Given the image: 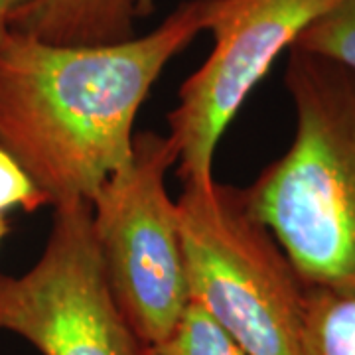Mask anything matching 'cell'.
<instances>
[{
  "label": "cell",
  "instance_id": "obj_8",
  "mask_svg": "<svg viewBox=\"0 0 355 355\" xmlns=\"http://www.w3.org/2000/svg\"><path fill=\"white\" fill-rule=\"evenodd\" d=\"M302 355H355V291L304 286Z\"/></svg>",
  "mask_w": 355,
  "mask_h": 355
},
{
  "label": "cell",
  "instance_id": "obj_10",
  "mask_svg": "<svg viewBox=\"0 0 355 355\" xmlns=\"http://www.w3.org/2000/svg\"><path fill=\"white\" fill-rule=\"evenodd\" d=\"M292 48L330 58L355 71V0H336L298 36Z\"/></svg>",
  "mask_w": 355,
  "mask_h": 355
},
{
  "label": "cell",
  "instance_id": "obj_11",
  "mask_svg": "<svg viewBox=\"0 0 355 355\" xmlns=\"http://www.w3.org/2000/svg\"><path fill=\"white\" fill-rule=\"evenodd\" d=\"M42 207H50L48 198L12 153L0 144V217H8L14 209L34 214Z\"/></svg>",
  "mask_w": 355,
  "mask_h": 355
},
{
  "label": "cell",
  "instance_id": "obj_3",
  "mask_svg": "<svg viewBox=\"0 0 355 355\" xmlns=\"http://www.w3.org/2000/svg\"><path fill=\"white\" fill-rule=\"evenodd\" d=\"M176 207L190 300L245 355H302L304 284L243 188L216 178L186 184Z\"/></svg>",
  "mask_w": 355,
  "mask_h": 355
},
{
  "label": "cell",
  "instance_id": "obj_6",
  "mask_svg": "<svg viewBox=\"0 0 355 355\" xmlns=\"http://www.w3.org/2000/svg\"><path fill=\"white\" fill-rule=\"evenodd\" d=\"M336 0H214L209 55L178 91L168 139L182 184L214 178L217 144L272 64Z\"/></svg>",
  "mask_w": 355,
  "mask_h": 355
},
{
  "label": "cell",
  "instance_id": "obj_13",
  "mask_svg": "<svg viewBox=\"0 0 355 355\" xmlns=\"http://www.w3.org/2000/svg\"><path fill=\"white\" fill-rule=\"evenodd\" d=\"M10 233V223H8V217H0V243L4 241Z\"/></svg>",
  "mask_w": 355,
  "mask_h": 355
},
{
  "label": "cell",
  "instance_id": "obj_4",
  "mask_svg": "<svg viewBox=\"0 0 355 355\" xmlns=\"http://www.w3.org/2000/svg\"><path fill=\"white\" fill-rule=\"evenodd\" d=\"M168 135L137 132L132 156L91 198V231L114 302L142 345L164 340L190 304Z\"/></svg>",
  "mask_w": 355,
  "mask_h": 355
},
{
  "label": "cell",
  "instance_id": "obj_1",
  "mask_svg": "<svg viewBox=\"0 0 355 355\" xmlns=\"http://www.w3.org/2000/svg\"><path fill=\"white\" fill-rule=\"evenodd\" d=\"M214 0H186L148 34L103 46L18 30L0 44V144L50 207L91 202L132 156L140 107L168 64L207 30Z\"/></svg>",
  "mask_w": 355,
  "mask_h": 355
},
{
  "label": "cell",
  "instance_id": "obj_7",
  "mask_svg": "<svg viewBox=\"0 0 355 355\" xmlns=\"http://www.w3.org/2000/svg\"><path fill=\"white\" fill-rule=\"evenodd\" d=\"M154 0H32L14 16L12 30L53 44L103 46L137 36Z\"/></svg>",
  "mask_w": 355,
  "mask_h": 355
},
{
  "label": "cell",
  "instance_id": "obj_12",
  "mask_svg": "<svg viewBox=\"0 0 355 355\" xmlns=\"http://www.w3.org/2000/svg\"><path fill=\"white\" fill-rule=\"evenodd\" d=\"M32 0H0V44L12 30V20L16 14L26 8Z\"/></svg>",
  "mask_w": 355,
  "mask_h": 355
},
{
  "label": "cell",
  "instance_id": "obj_5",
  "mask_svg": "<svg viewBox=\"0 0 355 355\" xmlns=\"http://www.w3.org/2000/svg\"><path fill=\"white\" fill-rule=\"evenodd\" d=\"M0 331L42 355H142L144 345L114 302L91 231V203L53 207L38 261L0 272Z\"/></svg>",
  "mask_w": 355,
  "mask_h": 355
},
{
  "label": "cell",
  "instance_id": "obj_2",
  "mask_svg": "<svg viewBox=\"0 0 355 355\" xmlns=\"http://www.w3.org/2000/svg\"><path fill=\"white\" fill-rule=\"evenodd\" d=\"M288 150L243 188L304 286L355 291V71L291 48Z\"/></svg>",
  "mask_w": 355,
  "mask_h": 355
},
{
  "label": "cell",
  "instance_id": "obj_9",
  "mask_svg": "<svg viewBox=\"0 0 355 355\" xmlns=\"http://www.w3.org/2000/svg\"><path fill=\"white\" fill-rule=\"evenodd\" d=\"M142 355H245L198 302L190 300L176 328L164 340L144 345Z\"/></svg>",
  "mask_w": 355,
  "mask_h": 355
}]
</instances>
